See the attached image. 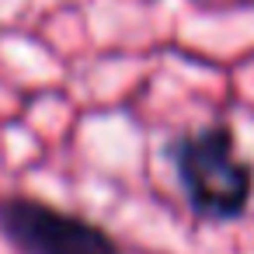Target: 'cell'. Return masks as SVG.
<instances>
[{"instance_id":"6da1fadb","label":"cell","mask_w":254,"mask_h":254,"mask_svg":"<svg viewBox=\"0 0 254 254\" xmlns=\"http://www.w3.org/2000/svg\"><path fill=\"white\" fill-rule=\"evenodd\" d=\"M178 181L198 216L233 219L251 198V167L237 157L233 132L223 126L188 132L171 143Z\"/></svg>"},{"instance_id":"7a4b0ae2","label":"cell","mask_w":254,"mask_h":254,"mask_svg":"<svg viewBox=\"0 0 254 254\" xmlns=\"http://www.w3.org/2000/svg\"><path fill=\"white\" fill-rule=\"evenodd\" d=\"M0 230L25 254H119L112 237L94 223L32 198H11L0 205Z\"/></svg>"}]
</instances>
